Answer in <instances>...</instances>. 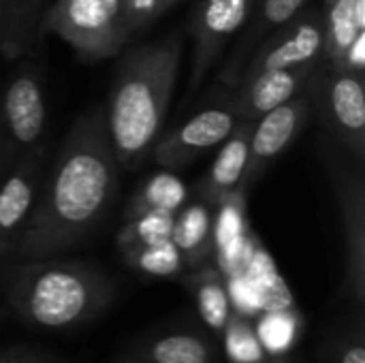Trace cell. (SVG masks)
I'll list each match as a JSON object with an SVG mask.
<instances>
[{"label":"cell","mask_w":365,"mask_h":363,"mask_svg":"<svg viewBox=\"0 0 365 363\" xmlns=\"http://www.w3.org/2000/svg\"><path fill=\"white\" fill-rule=\"evenodd\" d=\"M120 171L105 111L98 107L77 118L43 175L36 205L11 259H49L81 244L107 214Z\"/></svg>","instance_id":"obj_1"},{"label":"cell","mask_w":365,"mask_h":363,"mask_svg":"<svg viewBox=\"0 0 365 363\" xmlns=\"http://www.w3.org/2000/svg\"><path fill=\"white\" fill-rule=\"evenodd\" d=\"M180 62L182 39L178 34L137 47L122 60L103 109L122 171L137 169L152 154L171 105Z\"/></svg>","instance_id":"obj_2"},{"label":"cell","mask_w":365,"mask_h":363,"mask_svg":"<svg viewBox=\"0 0 365 363\" xmlns=\"http://www.w3.org/2000/svg\"><path fill=\"white\" fill-rule=\"evenodd\" d=\"M0 289L17 321L45 332L79 329L98 319L115 297L113 280L98 265L51 257L9 265Z\"/></svg>","instance_id":"obj_3"},{"label":"cell","mask_w":365,"mask_h":363,"mask_svg":"<svg viewBox=\"0 0 365 363\" xmlns=\"http://www.w3.org/2000/svg\"><path fill=\"white\" fill-rule=\"evenodd\" d=\"M45 34L60 36L83 62L111 58L130 41L122 0H51Z\"/></svg>","instance_id":"obj_4"},{"label":"cell","mask_w":365,"mask_h":363,"mask_svg":"<svg viewBox=\"0 0 365 363\" xmlns=\"http://www.w3.org/2000/svg\"><path fill=\"white\" fill-rule=\"evenodd\" d=\"M319 120L329 139L340 143L357 163L365 158V83L364 75L342 64L321 60L306 86Z\"/></svg>","instance_id":"obj_5"},{"label":"cell","mask_w":365,"mask_h":363,"mask_svg":"<svg viewBox=\"0 0 365 363\" xmlns=\"http://www.w3.org/2000/svg\"><path fill=\"white\" fill-rule=\"evenodd\" d=\"M323 160L336 188L344 235V293L355 310L365 304V186L361 163L353 167L344 158V148L329 137L323 141Z\"/></svg>","instance_id":"obj_6"},{"label":"cell","mask_w":365,"mask_h":363,"mask_svg":"<svg viewBox=\"0 0 365 363\" xmlns=\"http://www.w3.org/2000/svg\"><path fill=\"white\" fill-rule=\"evenodd\" d=\"M45 90L34 68H19L0 94V178L43 143Z\"/></svg>","instance_id":"obj_7"},{"label":"cell","mask_w":365,"mask_h":363,"mask_svg":"<svg viewBox=\"0 0 365 363\" xmlns=\"http://www.w3.org/2000/svg\"><path fill=\"white\" fill-rule=\"evenodd\" d=\"M323 60V11L302 9L291 21L272 32L250 56L240 79L276 68H295Z\"/></svg>","instance_id":"obj_8"},{"label":"cell","mask_w":365,"mask_h":363,"mask_svg":"<svg viewBox=\"0 0 365 363\" xmlns=\"http://www.w3.org/2000/svg\"><path fill=\"white\" fill-rule=\"evenodd\" d=\"M255 0H201L192 19V71L186 101L199 92L227 43L246 26Z\"/></svg>","instance_id":"obj_9"},{"label":"cell","mask_w":365,"mask_h":363,"mask_svg":"<svg viewBox=\"0 0 365 363\" xmlns=\"http://www.w3.org/2000/svg\"><path fill=\"white\" fill-rule=\"evenodd\" d=\"M240 116L227 105L203 107L180 126L158 135L152 154L163 169H180L216 150L240 124Z\"/></svg>","instance_id":"obj_10"},{"label":"cell","mask_w":365,"mask_h":363,"mask_svg":"<svg viewBox=\"0 0 365 363\" xmlns=\"http://www.w3.org/2000/svg\"><path fill=\"white\" fill-rule=\"evenodd\" d=\"M45 145H38L0 178V261L11 259L43 182Z\"/></svg>","instance_id":"obj_11"},{"label":"cell","mask_w":365,"mask_h":363,"mask_svg":"<svg viewBox=\"0 0 365 363\" xmlns=\"http://www.w3.org/2000/svg\"><path fill=\"white\" fill-rule=\"evenodd\" d=\"M308 113H310V101L304 90L302 94L287 101L284 105H278L272 111L252 120L244 188L257 182L291 148V143L306 126Z\"/></svg>","instance_id":"obj_12"},{"label":"cell","mask_w":365,"mask_h":363,"mask_svg":"<svg viewBox=\"0 0 365 363\" xmlns=\"http://www.w3.org/2000/svg\"><path fill=\"white\" fill-rule=\"evenodd\" d=\"M317 64L257 73L248 79L237 81L233 86V94L225 103L240 116V120L252 122L259 116L272 111L274 107L284 105L287 101L302 94L306 90Z\"/></svg>","instance_id":"obj_13"},{"label":"cell","mask_w":365,"mask_h":363,"mask_svg":"<svg viewBox=\"0 0 365 363\" xmlns=\"http://www.w3.org/2000/svg\"><path fill=\"white\" fill-rule=\"evenodd\" d=\"M250 131L252 122L242 120L233 133L218 145V154L207 169L205 178L199 182V199L216 208L222 199L244 188V178L248 169V150H250Z\"/></svg>","instance_id":"obj_14"},{"label":"cell","mask_w":365,"mask_h":363,"mask_svg":"<svg viewBox=\"0 0 365 363\" xmlns=\"http://www.w3.org/2000/svg\"><path fill=\"white\" fill-rule=\"evenodd\" d=\"M150 363H222L216 340L203 332L175 329L139 340L128 353Z\"/></svg>","instance_id":"obj_15"},{"label":"cell","mask_w":365,"mask_h":363,"mask_svg":"<svg viewBox=\"0 0 365 363\" xmlns=\"http://www.w3.org/2000/svg\"><path fill=\"white\" fill-rule=\"evenodd\" d=\"M308 0H261L257 13L250 19L240 45L233 51L231 62L227 64V68L220 75V81L229 88H233L240 79V73L244 71L246 62L250 60V56L257 51V47L278 28H282L287 21H291L304 6Z\"/></svg>","instance_id":"obj_16"},{"label":"cell","mask_w":365,"mask_h":363,"mask_svg":"<svg viewBox=\"0 0 365 363\" xmlns=\"http://www.w3.org/2000/svg\"><path fill=\"white\" fill-rule=\"evenodd\" d=\"M171 242L184 267H199L214 257V208L203 199H188L173 216Z\"/></svg>","instance_id":"obj_17"},{"label":"cell","mask_w":365,"mask_h":363,"mask_svg":"<svg viewBox=\"0 0 365 363\" xmlns=\"http://www.w3.org/2000/svg\"><path fill=\"white\" fill-rule=\"evenodd\" d=\"M51 0H4V32L0 53L19 58L34 53L45 36V15Z\"/></svg>","instance_id":"obj_18"},{"label":"cell","mask_w":365,"mask_h":363,"mask_svg":"<svg viewBox=\"0 0 365 363\" xmlns=\"http://www.w3.org/2000/svg\"><path fill=\"white\" fill-rule=\"evenodd\" d=\"M184 287L188 289V293L195 300L199 319L205 323V327L212 334L220 336L222 327L227 325V321L233 312L229 291H227V280H225L222 272L216 265L203 263V265L195 267V272L190 276L184 278Z\"/></svg>","instance_id":"obj_19"},{"label":"cell","mask_w":365,"mask_h":363,"mask_svg":"<svg viewBox=\"0 0 365 363\" xmlns=\"http://www.w3.org/2000/svg\"><path fill=\"white\" fill-rule=\"evenodd\" d=\"M365 32V0H331L323 9V60L340 64Z\"/></svg>","instance_id":"obj_20"},{"label":"cell","mask_w":365,"mask_h":363,"mask_svg":"<svg viewBox=\"0 0 365 363\" xmlns=\"http://www.w3.org/2000/svg\"><path fill=\"white\" fill-rule=\"evenodd\" d=\"M190 199V190L188 186L169 169L150 175L139 190L135 193V197L130 199L124 218L143 214V212H169L175 214L186 201Z\"/></svg>","instance_id":"obj_21"},{"label":"cell","mask_w":365,"mask_h":363,"mask_svg":"<svg viewBox=\"0 0 365 363\" xmlns=\"http://www.w3.org/2000/svg\"><path fill=\"white\" fill-rule=\"evenodd\" d=\"M255 319V332L267 357L289 355L302 338L304 319L295 306L280 310H263Z\"/></svg>","instance_id":"obj_22"},{"label":"cell","mask_w":365,"mask_h":363,"mask_svg":"<svg viewBox=\"0 0 365 363\" xmlns=\"http://www.w3.org/2000/svg\"><path fill=\"white\" fill-rule=\"evenodd\" d=\"M244 272L255 282V287H257V291L261 295L263 310H280V308L295 306L289 287L284 285V280L280 278L272 257L265 252V248L259 242H257Z\"/></svg>","instance_id":"obj_23"},{"label":"cell","mask_w":365,"mask_h":363,"mask_svg":"<svg viewBox=\"0 0 365 363\" xmlns=\"http://www.w3.org/2000/svg\"><path fill=\"white\" fill-rule=\"evenodd\" d=\"M122 257L130 270L150 278H173L184 272L182 255L171 240L126 248L122 250Z\"/></svg>","instance_id":"obj_24"},{"label":"cell","mask_w":365,"mask_h":363,"mask_svg":"<svg viewBox=\"0 0 365 363\" xmlns=\"http://www.w3.org/2000/svg\"><path fill=\"white\" fill-rule=\"evenodd\" d=\"M321 363H365L364 312L342 321L325 336L321 349Z\"/></svg>","instance_id":"obj_25"},{"label":"cell","mask_w":365,"mask_h":363,"mask_svg":"<svg viewBox=\"0 0 365 363\" xmlns=\"http://www.w3.org/2000/svg\"><path fill=\"white\" fill-rule=\"evenodd\" d=\"M220 338L229 363H257L267 357L255 332V319L231 312L227 325L220 332Z\"/></svg>","instance_id":"obj_26"},{"label":"cell","mask_w":365,"mask_h":363,"mask_svg":"<svg viewBox=\"0 0 365 363\" xmlns=\"http://www.w3.org/2000/svg\"><path fill=\"white\" fill-rule=\"evenodd\" d=\"M173 216L175 214H169V212H143V214L124 218V225L118 233L120 252L126 248L171 240Z\"/></svg>","instance_id":"obj_27"},{"label":"cell","mask_w":365,"mask_h":363,"mask_svg":"<svg viewBox=\"0 0 365 363\" xmlns=\"http://www.w3.org/2000/svg\"><path fill=\"white\" fill-rule=\"evenodd\" d=\"M126 32L133 39L137 32L148 28L160 13H165L163 0H122Z\"/></svg>","instance_id":"obj_28"},{"label":"cell","mask_w":365,"mask_h":363,"mask_svg":"<svg viewBox=\"0 0 365 363\" xmlns=\"http://www.w3.org/2000/svg\"><path fill=\"white\" fill-rule=\"evenodd\" d=\"M342 66H346L349 71H355V73H361L364 75L365 71V32L364 34H359L355 41H353V45L349 47V51L344 53V58H342V62H340Z\"/></svg>","instance_id":"obj_29"},{"label":"cell","mask_w":365,"mask_h":363,"mask_svg":"<svg viewBox=\"0 0 365 363\" xmlns=\"http://www.w3.org/2000/svg\"><path fill=\"white\" fill-rule=\"evenodd\" d=\"M0 363H58L51 357L30 353L26 349H0Z\"/></svg>","instance_id":"obj_30"},{"label":"cell","mask_w":365,"mask_h":363,"mask_svg":"<svg viewBox=\"0 0 365 363\" xmlns=\"http://www.w3.org/2000/svg\"><path fill=\"white\" fill-rule=\"evenodd\" d=\"M257 363H293L291 362V357L289 355H280V357H265V359H261V362Z\"/></svg>","instance_id":"obj_31"},{"label":"cell","mask_w":365,"mask_h":363,"mask_svg":"<svg viewBox=\"0 0 365 363\" xmlns=\"http://www.w3.org/2000/svg\"><path fill=\"white\" fill-rule=\"evenodd\" d=\"M113 363H150V362L137 359V357H133V355H124V357H118Z\"/></svg>","instance_id":"obj_32"},{"label":"cell","mask_w":365,"mask_h":363,"mask_svg":"<svg viewBox=\"0 0 365 363\" xmlns=\"http://www.w3.org/2000/svg\"><path fill=\"white\" fill-rule=\"evenodd\" d=\"M4 32V0H0V39Z\"/></svg>","instance_id":"obj_33"},{"label":"cell","mask_w":365,"mask_h":363,"mask_svg":"<svg viewBox=\"0 0 365 363\" xmlns=\"http://www.w3.org/2000/svg\"><path fill=\"white\" fill-rule=\"evenodd\" d=\"M175 2H180V0H163V6H165V11H167V9H171Z\"/></svg>","instance_id":"obj_34"},{"label":"cell","mask_w":365,"mask_h":363,"mask_svg":"<svg viewBox=\"0 0 365 363\" xmlns=\"http://www.w3.org/2000/svg\"><path fill=\"white\" fill-rule=\"evenodd\" d=\"M329 2H331V0H325V6H327V4H329Z\"/></svg>","instance_id":"obj_35"}]
</instances>
